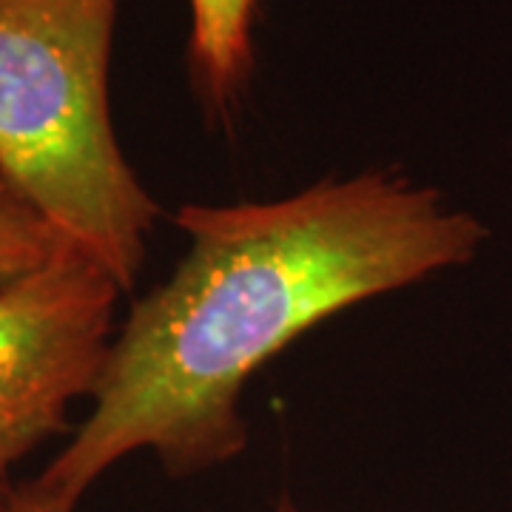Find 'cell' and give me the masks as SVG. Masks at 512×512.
I'll return each mask as SVG.
<instances>
[{"instance_id": "2", "label": "cell", "mask_w": 512, "mask_h": 512, "mask_svg": "<svg viewBox=\"0 0 512 512\" xmlns=\"http://www.w3.org/2000/svg\"><path fill=\"white\" fill-rule=\"evenodd\" d=\"M120 0H0V174L131 291L160 205L109 106Z\"/></svg>"}, {"instance_id": "8", "label": "cell", "mask_w": 512, "mask_h": 512, "mask_svg": "<svg viewBox=\"0 0 512 512\" xmlns=\"http://www.w3.org/2000/svg\"><path fill=\"white\" fill-rule=\"evenodd\" d=\"M276 512H299V510H296V504H291V501L285 498V501H279V507H276Z\"/></svg>"}, {"instance_id": "3", "label": "cell", "mask_w": 512, "mask_h": 512, "mask_svg": "<svg viewBox=\"0 0 512 512\" xmlns=\"http://www.w3.org/2000/svg\"><path fill=\"white\" fill-rule=\"evenodd\" d=\"M123 293L72 242L0 288V464L15 467L66 430L69 407L92 396Z\"/></svg>"}, {"instance_id": "6", "label": "cell", "mask_w": 512, "mask_h": 512, "mask_svg": "<svg viewBox=\"0 0 512 512\" xmlns=\"http://www.w3.org/2000/svg\"><path fill=\"white\" fill-rule=\"evenodd\" d=\"M3 512H74L72 507L60 504L55 498L37 490L35 481H26V484H15V490L6 501V510Z\"/></svg>"}, {"instance_id": "1", "label": "cell", "mask_w": 512, "mask_h": 512, "mask_svg": "<svg viewBox=\"0 0 512 512\" xmlns=\"http://www.w3.org/2000/svg\"><path fill=\"white\" fill-rule=\"evenodd\" d=\"M188 254L114 333L92 413L35 478L66 507L120 458L151 450L194 476L248 447V379L305 330L382 293L467 265L487 228L390 171L293 197L177 211Z\"/></svg>"}, {"instance_id": "5", "label": "cell", "mask_w": 512, "mask_h": 512, "mask_svg": "<svg viewBox=\"0 0 512 512\" xmlns=\"http://www.w3.org/2000/svg\"><path fill=\"white\" fill-rule=\"evenodd\" d=\"M63 245L66 239L0 174V288L37 271Z\"/></svg>"}, {"instance_id": "4", "label": "cell", "mask_w": 512, "mask_h": 512, "mask_svg": "<svg viewBox=\"0 0 512 512\" xmlns=\"http://www.w3.org/2000/svg\"><path fill=\"white\" fill-rule=\"evenodd\" d=\"M259 0H191L188 63L200 100L228 117L254 66V18Z\"/></svg>"}, {"instance_id": "7", "label": "cell", "mask_w": 512, "mask_h": 512, "mask_svg": "<svg viewBox=\"0 0 512 512\" xmlns=\"http://www.w3.org/2000/svg\"><path fill=\"white\" fill-rule=\"evenodd\" d=\"M12 490H15V481H12V467L0 464V512L6 510V501H9Z\"/></svg>"}]
</instances>
